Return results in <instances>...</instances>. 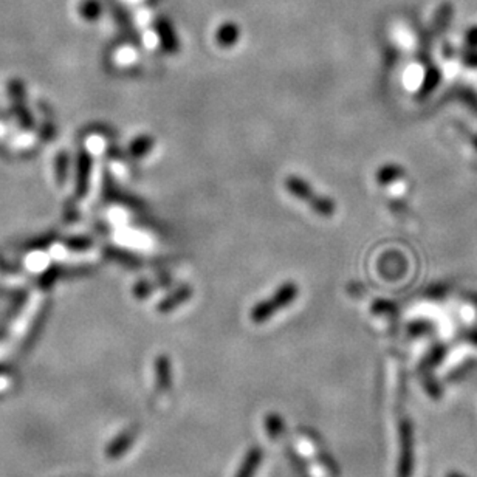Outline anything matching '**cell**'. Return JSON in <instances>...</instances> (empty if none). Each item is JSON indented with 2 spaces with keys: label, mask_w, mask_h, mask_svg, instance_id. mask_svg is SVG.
Segmentation results:
<instances>
[{
  "label": "cell",
  "mask_w": 477,
  "mask_h": 477,
  "mask_svg": "<svg viewBox=\"0 0 477 477\" xmlns=\"http://www.w3.org/2000/svg\"><path fill=\"white\" fill-rule=\"evenodd\" d=\"M284 186L288 192L294 195L296 199L302 200L304 204H307L316 214H320L322 217H332L335 214L336 211L335 201L327 197V195L316 192L307 180H304L298 176H288L284 180Z\"/></svg>",
  "instance_id": "1"
},
{
  "label": "cell",
  "mask_w": 477,
  "mask_h": 477,
  "mask_svg": "<svg viewBox=\"0 0 477 477\" xmlns=\"http://www.w3.org/2000/svg\"><path fill=\"white\" fill-rule=\"evenodd\" d=\"M299 288L294 282H284L276 292H274L270 298H266L265 301L257 302L255 307L251 308L250 318L252 322L260 324L269 321L273 315H276L280 312L282 308H285L293 304V301L298 298Z\"/></svg>",
  "instance_id": "2"
},
{
  "label": "cell",
  "mask_w": 477,
  "mask_h": 477,
  "mask_svg": "<svg viewBox=\"0 0 477 477\" xmlns=\"http://www.w3.org/2000/svg\"><path fill=\"white\" fill-rule=\"evenodd\" d=\"M90 171H92V158L87 152H81L78 155V166H76V195L79 199L84 197L89 191L90 182Z\"/></svg>",
  "instance_id": "3"
},
{
  "label": "cell",
  "mask_w": 477,
  "mask_h": 477,
  "mask_svg": "<svg viewBox=\"0 0 477 477\" xmlns=\"http://www.w3.org/2000/svg\"><path fill=\"white\" fill-rule=\"evenodd\" d=\"M412 468V437L408 423L401 425V459L399 467V477H409Z\"/></svg>",
  "instance_id": "4"
},
{
  "label": "cell",
  "mask_w": 477,
  "mask_h": 477,
  "mask_svg": "<svg viewBox=\"0 0 477 477\" xmlns=\"http://www.w3.org/2000/svg\"><path fill=\"white\" fill-rule=\"evenodd\" d=\"M157 387L160 392H169L172 387V367L168 355H160L155 361Z\"/></svg>",
  "instance_id": "5"
},
{
  "label": "cell",
  "mask_w": 477,
  "mask_h": 477,
  "mask_svg": "<svg viewBox=\"0 0 477 477\" xmlns=\"http://www.w3.org/2000/svg\"><path fill=\"white\" fill-rule=\"evenodd\" d=\"M157 33H158V38H160L162 42V47L164 50H168L169 53H173L176 50H178V39L176 36V31H173V27L171 25V22L164 17H160L157 20Z\"/></svg>",
  "instance_id": "6"
},
{
  "label": "cell",
  "mask_w": 477,
  "mask_h": 477,
  "mask_svg": "<svg viewBox=\"0 0 477 477\" xmlns=\"http://www.w3.org/2000/svg\"><path fill=\"white\" fill-rule=\"evenodd\" d=\"M262 457H264L262 450H260L259 446H252L247 453V455H245V459L242 462L241 468H239L236 477H255L260 462H262Z\"/></svg>",
  "instance_id": "7"
},
{
  "label": "cell",
  "mask_w": 477,
  "mask_h": 477,
  "mask_svg": "<svg viewBox=\"0 0 477 477\" xmlns=\"http://www.w3.org/2000/svg\"><path fill=\"white\" fill-rule=\"evenodd\" d=\"M239 38H241V28L234 22H225L219 27V30L215 31V41L223 48H229L237 43Z\"/></svg>",
  "instance_id": "8"
},
{
  "label": "cell",
  "mask_w": 477,
  "mask_h": 477,
  "mask_svg": "<svg viewBox=\"0 0 477 477\" xmlns=\"http://www.w3.org/2000/svg\"><path fill=\"white\" fill-rule=\"evenodd\" d=\"M191 294H192V290H191V287H182V288H178V290H176L173 293H171L169 296H166V298L158 304V312L160 313H169L172 312L173 308H177L182 306L183 302H186L187 299L191 298Z\"/></svg>",
  "instance_id": "9"
},
{
  "label": "cell",
  "mask_w": 477,
  "mask_h": 477,
  "mask_svg": "<svg viewBox=\"0 0 477 477\" xmlns=\"http://www.w3.org/2000/svg\"><path fill=\"white\" fill-rule=\"evenodd\" d=\"M135 437H136L135 431L122 432L121 436H118L111 445H108V448H107L108 457H120V455H122L126 451H129L130 446H132L135 442Z\"/></svg>",
  "instance_id": "10"
},
{
  "label": "cell",
  "mask_w": 477,
  "mask_h": 477,
  "mask_svg": "<svg viewBox=\"0 0 477 477\" xmlns=\"http://www.w3.org/2000/svg\"><path fill=\"white\" fill-rule=\"evenodd\" d=\"M284 418H282L279 414H269L265 418V429L269 432V436L271 440H276L282 436V432H284Z\"/></svg>",
  "instance_id": "11"
},
{
  "label": "cell",
  "mask_w": 477,
  "mask_h": 477,
  "mask_svg": "<svg viewBox=\"0 0 477 477\" xmlns=\"http://www.w3.org/2000/svg\"><path fill=\"white\" fill-rule=\"evenodd\" d=\"M79 13L85 20H97L99 19L101 13H103V6L98 0H83V3L79 5Z\"/></svg>",
  "instance_id": "12"
},
{
  "label": "cell",
  "mask_w": 477,
  "mask_h": 477,
  "mask_svg": "<svg viewBox=\"0 0 477 477\" xmlns=\"http://www.w3.org/2000/svg\"><path fill=\"white\" fill-rule=\"evenodd\" d=\"M69 173V155L67 152H59L55 160V176L57 185H64Z\"/></svg>",
  "instance_id": "13"
},
{
  "label": "cell",
  "mask_w": 477,
  "mask_h": 477,
  "mask_svg": "<svg viewBox=\"0 0 477 477\" xmlns=\"http://www.w3.org/2000/svg\"><path fill=\"white\" fill-rule=\"evenodd\" d=\"M8 95L13 104L25 103L27 93H25V84L20 79H11L8 83Z\"/></svg>",
  "instance_id": "14"
},
{
  "label": "cell",
  "mask_w": 477,
  "mask_h": 477,
  "mask_svg": "<svg viewBox=\"0 0 477 477\" xmlns=\"http://www.w3.org/2000/svg\"><path fill=\"white\" fill-rule=\"evenodd\" d=\"M152 146H154V140L150 136H138L130 143V154L134 157H143L148 154Z\"/></svg>",
  "instance_id": "15"
},
{
  "label": "cell",
  "mask_w": 477,
  "mask_h": 477,
  "mask_svg": "<svg viewBox=\"0 0 477 477\" xmlns=\"http://www.w3.org/2000/svg\"><path fill=\"white\" fill-rule=\"evenodd\" d=\"M13 111L14 115H16V118L19 120L20 126L25 127V129H30L34 124V120H33V115L28 111L25 103H17V104H13Z\"/></svg>",
  "instance_id": "16"
},
{
  "label": "cell",
  "mask_w": 477,
  "mask_h": 477,
  "mask_svg": "<svg viewBox=\"0 0 477 477\" xmlns=\"http://www.w3.org/2000/svg\"><path fill=\"white\" fill-rule=\"evenodd\" d=\"M65 245H67L71 251H84L90 247L92 241L87 237H73V239H69V241H65Z\"/></svg>",
  "instance_id": "17"
},
{
  "label": "cell",
  "mask_w": 477,
  "mask_h": 477,
  "mask_svg": "<svg viewBox=\"0 0 477 477\" xmlns=\"http://www.w3.org/2000/svg\"><path fill=\"white\" fill-rule=\"evenodd\" d=\"M59 274H61L59 266H56V265L50 266V269H48L47 271H43L42 278H41V280H39V284H41L42 287H50V285H52L53 282L57 279V276H59Z\"/></svg>",
  "instance_id": "18"
},
{
  "label": "cell",
  "mask_w": 477,
  "mask_h": 477,
  "mask_svg": "<svg viewBox=\"0 0 477 477\" xmlns=\"http://www.w3.org/2000/svg\"><path fill=\"white\" fill-rule=\"evenodd\" d=\"M52 237L55 236H47V237H43V239H36V241L33 242H27L25 243V248H31V250H39V248H43V247H47V245L50 243V241H52Z\"/></svg>",
  "instance_id": "19"
},
{
  "label": "cell",
  "mask_w": 477,
  "mask_h": 477,
  "mask_svg": "<svg viewBox=\"0 0 477 477\" xmlns=\"http://www.w3.org/2000/svg\"><path fill=\"white\" fill-rule=\"evenodd\" d=\"M157 2H158V0H148V3H149V5H155Z\"/></svg>",
  "instance_id": "20"
}]
</instances>
